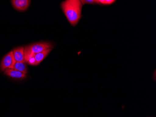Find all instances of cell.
Here are the masks:
<instances>
[{
  "label": "cell",
  "mask_w": 156,
  "mask_h": 117,
  "mask_svg": "<svg viewBox=\"0 0 156 117\" xmlns=\"http://www.w3.org/2000/svg\"><path fill=\"white\" fill-rule=\"evenodd\" d=\"M60 7L69 23L75 26L82 17V7L80 0H66L62 2Z\"/></svg>",
  "instance_id": "obj_1"
},
{
  "label": "cell",
  "mask_w": 156,
  "mask_h": 117,
  "mask_svg": "<svg viewBox=\"0 0 156 117\" xmlns=\"http://www.w3.org/2000/svg\"><path fill=\"white\" fill-rule=\"evenodd\" d=\"M53 44L50 42H39L24 47V56L27 63L30 58L34 57V55L45 51L47 49H53Z\"/></svg>",
  "instance_id": "obj_2"
},
{
  "label": "cell",
  "mask_w": 156,
  "mask_h": 117,
  "mask_svg": "<svg viewBox=\"0 0 156 117\" xmlns=\"http://www.w3.org/2000/svg\"><path fill=\"white\" fill-rule=\"evenodd\" d=\"M16 63V61L14 58L13 51H10V52L4 56L2 60L0 65V69L2 71H4L8 68L13 69Z\"/></svg>",
  "instance_id": "obj_3"
},
{
  "label": "cell",
  "mask_w": 156,
  "mask_h": 117,
  "mask_svg": "<svg viewBox=\"0 0 156 117\" xmlns=\"http://www.w3.org/2000/svg\"><path fill=\"white\" fill-rule=\"evenodd\" d=\"M11 3L16 9L18 11H23L29 8L30 1L29 0H12Z\"/></svg>",
  "instance_id": "obj_4"
},
{
  "label": "cell",
  "mask_w": 156,
  "mask_h": 117,
  "mask_svg": "<svg viewBox=\"0 0 156 117\" xmlns=\"http://www.w3.org/2000/svg\"><path fill=\"white\" fill-rule=\"evenodd\" d=\"M14 58L16 62H23L26 63L24 56V47L21 46L13 50Z\"/></svg>",
  "instance_id": "obj_5"
},
{
  "label": "cell",
  "mask_w": 156,
  "mask_h": 117,
  "mask_svg": "<svg viewBox=\"0 0 156 117\" xmlns=\"http://www.w3.org/2000/svg\"><path fill=\"white\" fill-rule=\"evenodd\" d=\"M4 74L9 77L15 79H23L27 77V75L14 69L8 68L4 71Z\"/></svg>",
  "instance_id": "obj_6"
},
{
  "label": "cell",
  "mask_w": 156,
  "mask_h": 117,
  "mask_svg": "<svg viewBox=\"0 0 156 117\" xmlns=\"http://www.w3.org/2000/svg\"><path fill=\"white\" fill-rule=\"evenodd\" d=\"M52 50V49H51V48L47 49L45 51L39 53H37V54L34 55V57L35 58V60L36 61L37 65H38V64H40Z\"/></svg>",
  "instance_id": "obj_7"
},
{
  "label": "cell",
  "mask_w": 156,
  "mask_h": 117,
  "mask_svg": "<svg viewBox=\"0 0 156 117\" xmlns=\"http://www.w3.org/2000/svg\"><path fill=\"white\" fill-rule=\"evenodd\" d=\"M13 69L17 70V71H19V72L23 73V74L25 75L28 72L26 63H23V62H16L15 65H14Z\"/></svg>",
  "instance_id": "obj_8"
},
{
  "label": "cell",
  "mask_w": 156,
  "mask_h": 117,
  "mask_svg": "<svg viewBox=\"0 0 156 117\" xmlns=\"http://www.w3.org/2000/svg\"><path fill=\"white\" fill-rule=\"evenodd\" d=\"M116 2L115 0H95V4L101 6H109Z\"/></svg>",
  "instance_id": "obj_9"
},
{
  "label": "cell",
  "mask_w": 156,
  "mask_h": 117,
  "mask_svg": "<svg viewBox=\"0 0 156 117\" xmlns=\"http://www.w3.org/2000/svg\"><path fill=\"white\" fill-rule=\"evenodd\" d=\"M80 2L83 6L85 4H90V5L95 4V0H81Z\"/></svg>",
  "instance_id": "obj_10"
},
{
  "label": "cell",
  "mask_w": 156,
  "mask_h": 117,
  "mask_svg": "<svg viewBox=\"0 0 156 117\" xmlns=\"http://www.w3.org/2000/svg\"><path fill=\"white\" fill-rule=\"evenodd\" d=\"M27 62L31 66H37L36 61L35 60V58L34 57L30 58L29 59L27 60Z\"/></svg>",
  "instance_id": "obj_11"
}]
</instances>
